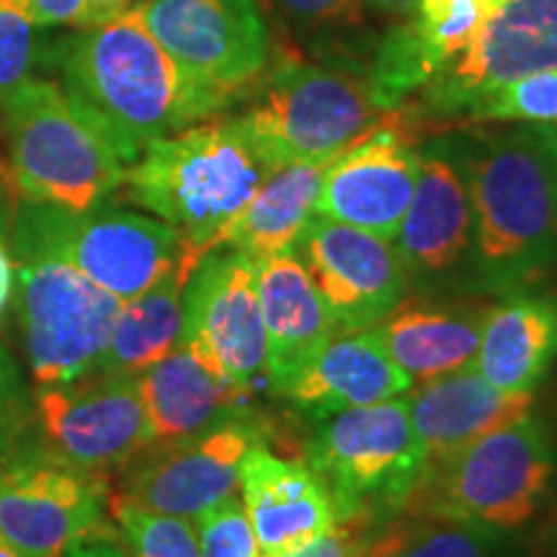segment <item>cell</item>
<instances>
[{
  "label": "cell",
  "mask_w": 557,
  "mask_h": 557,
  "mask_svg": "<svg viewBox=\"0 0 557 557\" xmlns=\"http://www.w3.org/2000/svg\"><path fill=\"white\" fill-rule=\"evenodd\" d=\"M47 60L65 94L99 124L127 165L152 139L205 122L230 103L181 70L135 9L83 26L58 41Z\"/></svg>",
  "instance_id": "6da1fadb"
},
{
  "label": "cell",
  "mask_w": 557,
  "mask_h": 557,
  "mask_svg": "<svg viewBox=\"0 0 557 557\" xmlns=\"http://www.w3.org/2000/svg\"><path fill=\"white\" fill-rule=\"evenodd\" d=\"M472 201L470 278L517 295L557 267V152L537 127L491 132L462 148Z\"/></svg>",
  "instance_id": "7a4b0ae2"
},
{
  "label": "cell",
  "mask_w": 557,
  "mask_h": 557,
  "mask_svg": "<svg viewBox=\"0 0 557 557\" xmlns=\"http://www.w3.org/2000/svg\"><path fill=\"white\" fill-rule=\"evenodd\" d=\"M269 169L233 120L191 124L152 139L127 165V197L171 225L199 256L220 248L222 235L259 191Z\"/></svg>",
  "instance_id": "3957f363"
},
{
  "label": "cell",
  "mask_w": 557,
  "mask_h": 557,
  "mask_svg": "<svg viewBox=\"0 0 557 557\" xmlns=\"http://www.w3.org/2000/svg\"><path fill=\"white\" fill-rule=\"evenodd\" d=\"M555 478V431L545 418L529 413L423 468L400 513L462 519L517 534L542 511Z\"/></svg>",
  "instance_id": "277c9868"
},
{
  "label": "cell",
  "mask_w": 557,
  "mask_h": 557,
  "mask_svg": "<svg viewBox=\"0 0 557 557\" xmlns=\"http://www.w3.org/2000/svg\"><path fill=\"white\" fill-rule=\"evenodd\" d=\"M0 114L9 181L24 201L81 214L124 186L127 163L60 83L26 81Z\"/></svg>",
  "instance_id": "5b68a950"
},
{
  "label": "cell",
  "mask_w": 557,
  "mask_h": 557,
  "mask_svg": "<svg viewBox=\"0 0 557 557\" xmlns=\"http://www.w3.org/2000/svg\"><path fill=\"white\" fill-rule=\"evenodd\" d=\"M233 122L269 171L333 160L377 129H406L400 111L382 103L369 78L302 62L269 73Z\"/></svg>",
  "instance_id": "8992f818"
},
{
  "label": "cell",
  "mask_w": 557,
  "mask_h": 557,
  "mask_svg": "<svg viewBox=\"0 0 557 557\" xmlns=\"http://www.w3.org/2000/svg\"><path fill=\"white\" fill-rule=\"evenodd\" d=\"M13 250L16 256H58L127 302L169 276L189 246L176 230L150 214L103 205L73 214L21 199Z\"/></svg>",
  "instance_id": "52a82bcc"
},
{
  "label": "cell",
  "mask_w": 557,
  "mask_h": 557,
  "mask_svg": "<svg viewBox=\"0 0 557 557\" xmlns=\"http://www.w3.org/2000/svg\"><path fill=\"white\" fill-rule=\"evenodd\" d=\"M308 465L329 491L338 524L400 513L423 472V447L408 400L393 398L320 418Z\"/></svg>",
  "instance_id": "ba28073f"
},
{
  "label": "cell",
  "mask_w": 557,
  "mask_h": 557,
  "mask_svg": "<svg viewBox=\"0 0 557 557\" xmlns=\"http://www.w3.org/2000/svg\"><path fill=\"white\" fill-rule=\"evenodd\" d=\"M16 310L37 387L70 385L96 372L122 299L47 253L16 256Z\"/></svg>",
  "instance_id": "9c48e42d"
},
{
  "label": "cell",
  "mask_w": 557,
  "mask_h": 557,
  "mask_svg": "<svg viewBox=\"0 0 557 557\" xmlns=\"http://www.w3.org/2000/svg\"><path fill=\"white\" fill-rule=\"evenodd\" d=\"M135 11L181 70L227 101L269 70L271 34L259 0H137Z\"/></svg>",
  "instance_id": "30bf717a"
},
{
  "label": "cell",
  "mask_w": 557,
  "mask_h": 557,
  "mask_svg": "<svg viewBox=\"0 0 557 557\" xmlns=\"http://www.w3.org/2000/svg\"><path fill=\"white\" fill-rule=\"evenodd\" d=\"M41 438L58 462L83 472L124 468L152 447L137 377L88 374L34 393Z\"/></svg>",
  "instance_id": "8fae6325"
},
{
  "label": "cell",
  "mask_w": 557,
  "mask_h": 557,
  "mask_svg": "<svg viewBox=\"0 0 557 557\" xmlns=\"http://www.w3.org/2000/svg\"><path fill=\"white\" fill-rule=\"evenodd\" d=\"M256 269L259 263L246 253L220 246L201 256L184 289L181 341L205 354L243 393L267 369Z\"/></svg>",
  "instance_id": "7c38bea8"
},
{
  "label": "cell",
  "mask_w": 557,
  "mask_h": 557,
  "mask_svg": "<svg viewBox=\"0 0 557 557\" xmlns=\"http://www.w3.org/2000/svg\"><path fill=\"white\" fill-rule=\"evenodd\" d=\"M107 485L58 459H24L0 470V537L32 557H60L109 537Z\"/></svg>",
  "instance_id": "4fadbf2b"
},
{
  "label": "cell",
  "mask_w": 557,
  "mask_h": 557,
  "mask_svg": "<svg viewBox=\"0 0 557 557\" xmlns=\"http://www.w3.org/2000/svg\"><path fill=\"white\" fill-rule=\"evenodd\" d=\"M295 250L338 331L374 329L410 289L393 243L359 227L312 214Z\"/></svg>",
  "instance_id": "5bb4252c"
},
{
  "label": "cell",
  "mask_w": 557,
  "mask_h": 557,
  "mask_svg": "<svg viewBox=\"0 0 557 557\" xmlns=\"http://www.w3.org/2000/svg\"><path fill=\"white\" fill-rule=\"evenodd\" d=\"M256 442L261 438L253 426L222 421L201 434L158 444V451L127 472L120 498L194 521L238 493L240 462Z\"/></svg>",
  "instance_id": "9a60e30c"
},
{
  "label": "cell",
  "mask_w": 557,
  "mask_h": 557,
  "mask_svg": "<svg viewBox=\"0 0 557 557\" xmlns=\"http://www.w3.org/2000/svg\"><path fill=\"white\" fill-rule=\"evenodd\" d=\"M557 67V0H498L478 39L431 81L436 111H468L506 83Z\"/></svg>",
  "instance_id": "2e32d148"
},
{
  "label": "cell",
  "mask_w": 557,
  "mask_h": 557,
  "mask_svg": "<svg viewBox=\"0 0 557 557\" xmlns=\"http://www.w3.org/2000/svg\"><path fill=\"white\" fill-rule=\"evenodd\" d=\"M421 150L406 129L385 127L331 160L315 201L318 218L393 243L413 199Z\"/></svg>",
  "instance_id": "e0dca14e"
},
{
  "label": "cell",
  "mask_w": 557,
  "mask_h": 557,
  "mask_svg": "<svg viewBox=\"0 0 557 557\" xmlns=\"http://www.w3.org/2000/svg\"><path fill=\"white\" fill-rule=\"evenodd\" d=\"M393 248L406 267L410 289L436 287L470 261L472 201L462 148L434 143L421 150L413 199Z\"/></svg>",
  "instance_id": "ac0fdd59"
},
{
  "label": "cell",
  "mask_w": 557,
  "mask_h": 557,
  "mask_svg": "<svg viewBox=\"0 0 557 557\" xmlns=\"http://www.w3.org/2000/svg\"><path fill=\"white\" fill-rule=\"evenodd\" d=\"M240 500L261 557L308 545L338 524L336 506L310 465L276 457L261 442L240 462Z\"/></svg>",
  "instance_id": "d6986e66"
},
{
  "label": "cell",
  "mask_w": 557,
  "mask_h": 557,
  "mask_svg": "<svg viewBox=\"0 0 557 557\" xmlns=\"http://www.w3.org/2000/svg\"><path fill=\"white\" fill-rule=\"evenodd\" d=\"M406 400L423 447V468L457 455L493 431L511 426L534 413L537 406L534 393L493 387L472 367L416 385Z\"/></svg>",
  "instance_id": "ffe728a7"
},
{
  "label": "cell",
  "mask_w": 557,
  "mask_h": 557,
  "mask_svg": "<svg viewBox=\"0 0 557 557\" xmlns=\"http://www.w3.org/2000/svg\"><path fill=\"white\" fill-rule=\"evenodd\" d=\"M487 310L491 302L403 297L369 333L416 387L472 367Z\"/></svg>",
  "instance_id": "44dd1931"
},
{
  "label": "cell",
  "mask_w": 557,
  "mask_h": 557,
  "mask_svg": "<svg viewBox=\"0 0 557 557\" xmlns=\"http://www.w3.org/2000/svg\"><path fill=\"white\" fill-rule=\"evenodd\" d=\"M413 382L369 331H336L282 389V398L320 418L403 398Z\"/></svg>",
  "instance_id": "7402d4cb"
},
{
  "label": "cell",
  "mask_w": 557,
  "mask_h": 557,
  "mask_svg": "<svg viewBox=\"0 0 557 557\" xmlns=\"http://www.w3.org/2000/svg\"><path fill=\"white\" fill-rule=\"evenodd\" d=\"M263 329H267V377L276 395L338 331L318 295L297 250L261 261L256 269Z\"/></svg>",
  "instance_id": "603a6c76"
},
{
  "label": "cell",
  "mask_w": 557,
  "mask_h": 557,
  "mask_svg": "<svg viewBox=\"0 0 557 557\" xmlns=\"http://www.w3.org/2000/svg\"><path fill=\"white\" fill-rule=\"evenodd\" d=\"M152 444H169L218 426L243 389L186 341L137 374Z\"/></svg>",
  "instance_id": "cb8c5ba5"
},
{
  "label": "cell",
  "mask_w": 557,
  "mask_h": 557,
  "mask_svg": "<svg viewBox=\"0 0 557 557\" xmlns=\"http://www.w3.org/2000/svg\"><path fill=\"white\" fill-rule=\"evenodd\" d=\"M557 361V297L517 292L491 305L472 369L508 393H534Z\"/></svg>",
  "instance_id": "d4e9b609"
},
{
  "label": "cell",
  "mask_w": 557,
  "mask_h": 557,
  "mask_svg": "<svg viewBox=\"0 0 557 557\" xmlns=\"http://www.w3.org/2000/svg\"><path fill=\"white\" fill-rule=\"evenodd\" d=\"M329 165L331 160H310L271 171L253 199L225 230L220 246L240 250L256 263L295 250L305 225L315 214L320 184Z\"/></svg>",
  "instance_id": "484cf974"
},
{
  "label": "cell",
  "mask_w": 557,
  "mask_h": 557,
  "mask_svg": "<svg viewBox=\"0 0 557 557\" xmlns=\"http://www.w3.org/2000/svg\"><path fill=\"white\" fill-rule=\"evenodd\" d=\"M201 256L186 250L178 267L135 299L122 305L107 351L94 374L137 377L176 348L184 329V289Z\"/></svg>",
  "instance_id": "4316f807"
},
{
  "label": "cell",
  "mask_w": 557,
  "mask_h": 557,
  "mask_svg": "<svg viewBox=\"0 0 557 557\" xmlns=\"http://www.w3.org/2000/svg\"><path fill=\"white\" fill-rule=\"evenodd\" d=\"M361 557H519L508 534L447 517H410L367 540Z\"/></svg>",
  "instance_id": "83f0119b"
},
{
  "label": "cell",
  "mask_w": 557,
  "mask_h": 557,
  "mask_svg": "<svg viewBox=\"0 0 557 557\" xmlns=\"http://www.w3.org/2000/svg\"><path fill=\"white\" fill-rule=\"evenodd\" d=\"M496 5L498 0H416L408 34L423 78L434 81L468 50Z\"/></svg>",
  "instance_id": "f1b7e54d"
},
{
  "label": "cell",
  "mask_w": 557,
  "mask_h": 557,
  "mask_svg": "<svg viewBox=\"0 0 557 557\" xmlns=\"http://www.w3.org/2000/svg\"><path fill=\"white\" fill-rule=\"evenodd\" d=\"M472 122H517L524 127H557V67L540 70L500 86L468 109Z\"/></svg>",
  "instance_id": "f546056e"
},
{
  "label": "cell",
  "mask_w": 557,
  "mask_h": 557,
  "mask_svg": "<svg viewBox=\"0 0 557 557\" xmlns=\"http://www.w3.org/2000/svg\"><path fill=\"white\" fill-rule=\"evenodd\" d=\"M111 513L122 527L135 557H201L191 519L150 511L124 498H111Z\"/></svg>",
  "instance_id": "4dcf8cb0"
},
{
  "label": "cell",
  "mask_w": 557,
  "mask_h": 557,
  "mask_svg": "<svg viewBox=\"0 0 557 557\" xmlns=\"http://www.w3.org/2000/svg\"><path fill=\"white\" fill-rule=\"evenodd\" d=\"M37 32L26 0H0V109L34 78V67L41 62Z\"/></svg>",
  "instance_id": "1f68e13d"
},
{
  "label": "cell",
  "mask_w": 557,
  "mask_h": 557,
  "mask_svg": "<svg viewBox=\"0 0 557 557\" xmlns=\"http://www.w3.org/2000/svg\"><path fill=\"white\" fill-rule=\"evenodd\" d=\"M201 557H261L253 527L238 496L194 519Z\"/></svg>",
  "instance_id": "d6a6232c"
},
{
  "label": "cell",
  "mask_w": 557,
  "mask_h": 557,
  "mask_svg": "<svg viewBox=\"0 0 557 557\" xmlns=\"http://www.w3.org/2000/svg\"><path fill=\"white\" fill-rule=\"evenodd\" d=\"M289 24L315 37H338L364 24L361 0H271Z\"/></svg>",
  "instance_id": "836d02e7"
},
{
  "label": "cell",
  "mask_w": 557,
  "mask_h": 557,
  "mask_svg": "<svg viewBox=\"0 0 557 557\" xmlns=\"http://www.w3.org/2000/svg\"><path fill=\"white\" fill-rule=\"evenodd\" d=\"M26 413H29V403H26L18 364L9 348L0 344V451L16 438Z\"/></svg>",
  "instance_id": "e575fe53"
},
{
  "label": "cell",
  "mask_w": 557,
  "mask_h": 557,
  "mask_svg": "<svg viewBox=\"0 0 557 557\" xmlns=\"http://www.w3.org/2000/svg\"><path fill=\"white\" fill-rule=\"evenodd\" d=\"M367 540H361L357 529L351 524H336L331 532L320 534L318 540L308 542V545L289 549V553L276 557H361L364 555Z\"/></svg>",
  "instance_id": "d590c367"
},
{
  "label": "cell",
  "mask_w": 557,
  "mask_h": 557,
  "mask_svg": "<svg viewBox=\"0 0 557 557\" xmlns=\"http://www.w3.org/2000/svg\"><path fill=\"white\" fill-rule=\"evenodd\" d=\"M26 9H29L39 29H58V26L81 29L88 11V0H26Z\"/></svg>",
  "instance_id": "8d00e7d4"
},
{
  "label": "cell",
  "mask_w": 557,
  "mask_h": 557,
  "mask_svg": "<svg viewBox=\"0 0 557 557\" xmlns=\"http://www.w3.org/2000/svg\"><path fill=\"white\" fill-rule=\"evenodd\" d=\"M135 3L137 0H88V11H86V18H83V26L107 24V21L122 16V13H127L129 9H135Z\"/></svg>",
  "instance_id": "74e56055"
},
{
  "label": "cell",
  "mask_w": 557,
  "mask_h": 557,
  "mask_svg": "<svg viewBox=\"0 0 557 557\" xmlns=\"http://www.w3.org/2000/svg\"><path fill=\"white\" fill-rule=\"evenodd\" d=\"M13 282H16V267H13L11 253L5 250L3 240H0V323H3L5 310L13 297Z\"/></svg>",
  "instance_id": "f35d334b"
},
{
  "label": "cell",
  "mask_w": 557,
  "mask_h": 557,
  "mask_svg": "<svg viewBox=\"0 0 557 557\" xmlns=\"http://www.w3.org/2000/svg\"><path fill=\"white\" fill-rule=\"evenodd\" d=\"M60 557H124V553L122 547L114 545L109 537H101L81 542V545L70 547L67 553H62Z\"/></svg>",
  "instance_id": "ab89813d"
},
{
  "label": "cell",
  "mask_w": 557,
  "mask_h": 557,
  "mask_svg": "<svg viewBox=\"0 0 557 557\" xmlns=\"http://www.w3.org/2000/svg\"><path fill=\"white\" fill-rule=\"evenodd\" d=\"M361 3L385 16H410L416 9V0H361Z\"/></svg>",
  "instance_id": "60d3db41"
},
{
  "label": "cell",
  "mask_w": 557,
  "mask_h": 557,
  "mask_svg": "<svg viewBox=\"0 0 557 557\" xmlns=\"http://www.w3.org/2000/svg\"><path fill=\"white\" fill-rule=\"evenodd\" d=\"M0 557H32L26 553H21V549H16L13 545H9L3 537H0Z\"/></svg>",
  "instance_id": "b9f144b4"
},
{
  "label": "cell",
  "mask_w": 557,
  "mask_h": 557,
  "mask_svg": "<svg viewBox=\"0 0 557 557\" xmlns=\"http://www.w3.org/2000/svg\"><path fill=\"white\" fill-rule=\"evenodd\" d=\"M542 135H545V139L549 143V148H553L557 152V127H537Z\"/></svg>",
  "instance_id": "7bdbcfd3"
},
{
  "label": "cell",
  "mask_w": 557,
  "mask_h": 557,
  "mask_svg": "<svg viewBox=\"0 0 557 557\" xmlns=\"http://www.w3.org/2000/svg\"><path fill=\"white\" fill-rule=\"evenodd\" d=\"M553 276H555V287H557V267H555V271H553Z\"/></svg>",
  "instance_id": "ee69618b"
}]
</instances>
